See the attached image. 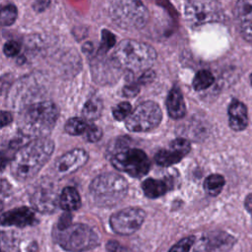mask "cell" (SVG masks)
I'll list each match as a JSON object with an SVG mask.
<instances>
[{"mask_svg":"<svg viewBox=\"0 0 252 252\" xmlns=\"http://www.w3.org/2000/svg\"><path fill=\"white\" fill-rule=\"evenodd\" d=\"M31 203L40 213H52L59 205V197L52 188L39 187L31 196Z\"/></svg>","mask_w":252,"mask_h":252,"instance_id":"4fadbf2b","label":"cell"},{"mask_svg":"<svg viewBox=\"0 0 252 252\" xmlns=\"http://www.w3.org/2000/svg\"><path fill=\"white\" fill-rule=\"evenodd\" d=\"M54 238L63 249L71 252L88 251L99 243L97 234L83 223L71 224L63 230L57 229Z\"/></svg>","mask_w":252,"mask_h":252,"instance_id":"8992f818","label":"cell"},{"mask_svg":"<svg viewBox=\"0 0 252 252\" xmlns=\"http://www.w3.org/2000/svg\"><path fill=\"white\" fill-rule=\"evenodd\" d=\"M128 183L116 173H103L96 176L90 185L93 199L101 206H113L127 194Z\"/></svg>","mask_w":252,"mask_h":252,"instance_id":"277c9868","label":"cell"},{"mask_svg":"<svg viewBox=\"0 0 252 252\" xmlns=\"http://www.w3.org/2000/svg\"><path fill=\"white\" fill-rule=\"evenodd\" d=\"M84 136H85V139L87 141H89L91 143H94V142L98 141L101 138L102 132H101L100 128L97 127L96 125L90 124V125H88V128L84 133Z\"/></svg>","mask_w":252,"mask_h":252,"instance_id":"83f0119b","label":"cell"},{"mask_svg":"<svg viewBox=\"0 0 252 252\" xmlns=\"http://www.w3.org/2000/svg\"><path fill=\"white\" fill-rule=\"evenodd\" d=\"M235 17L242 36L252 41V0H238L235 6Z\"/></svg>","mask_w":252,"mask_h":252,"instance_id":"9a60e30c","label":"cell"},{"mask_svg":"<svg viewBox=\"0 0 252 252\" xmlns=\"http://www.w3.org/2000/svg\"><path fill=\"white\" fill-rule=\"evenodd\" d=\"M110 161L116 169L124 171L133 177L146 175L151 167L145 152L129 147L112 152Z\"/></svg>","mask_w":252,"mask_h":252,"instance_id":"52a82bcc","label":"cell"},{"mask_svg":"<svg viewBox=\"0 0 252 252\" xmlns=\"http://www.w3.org/2000/svg\"><path fill=\"white\" fill-rule=\"evenodd\" d=\"M53 150V142L46 137L32 140L14 156L11 161L13 176L20 181L32 178L47 162Z\"/></svg>","mask_w":252,"mask_h":252,"instance_id":"6da1fadb","label":"cell"},{"mask_svg":"<svg viewBox=\"0 0 252 252\" xmlns=\"http://www.w3.org/2000/svg\"><path fill=\"white\" fill-rule=\"evenodd\" d=\"M166 108L171 118L179 119L185 115L186 106L178 88H172L170 90L166 98Z\"/></svg>","mask_w":252,"mask_h":252,"instance_id":"e0dca14e","label":"cell"},{"mask_svg":"<svg viewBox=\"0 0 252 252\" xmlns=\"http://www.w3.org/2000/svg\"><path fill=\"white\" fill-rule=\"evenodd\" d=\"M17 15H18L17 8H16L13 4L6 5V6L3 7L2 10H1V16H0L1 25H2L3 27L12 25V24L16 21Z\"/></svg>","mask_w":252,"mask_h":252,"instance_id":"484cf974","label":"cell"},{"mask_svg":"<svg viewBox=\"0 0 252 252\" xmlns=\"http://www.w3.org/2000/svg\"><path fill=\"white\" fill-rule=\"evenodd\" d=\"M112 58L129 71L148 70L157 59L156 50L145 42L124 39L116 47Z\"/></svg>","mask_w":252,"mask_h":252,"instance_id":"3957f363","label":"cell"},{"mask_svg":"<svg viewBox=\"0 0 252 252\" xmlns=\"http://www.w3.org/2000/svg\"><path fill=\"white\" fill-rule=\"evenodd\" d=\"M50 3V0H36V2L33 5V8L37 12H41L45 10Z\"/></svg>","mask_w":252,"mask_h":252,"instance_id":"8d00e7d4","label":"cell"},{"mask_svg":"<svg viewBox=\"0 0 252 252\" xmlns=\"http://www.w3.org/2000/svg\"><path fill=\"white\" fill-rule=\"evenodd\" d=\"M229 236L223 233L212 234L203 237L196 246V252H209L217 247L228 243Z\"/></svg>","mask_w":252,"mask_h":252,"instance_id":"d6986e66","label":"cell"},{"mask_svg":"<svg viewBox=\"0 0 252 252\" xmlns=\"http://www.w3.org/2000/svg\"><path fill=\"white\" fill-rule=\"evenodd\" d=\"M140 92V84L131 82L128 85L124 86L123 90H122V94L124 96L126 97H133L136 96Z\"/></svg>","mask_w":252,"mask_h":252,"instance_id":"d6a6232c","label":"cell"},{"mask_svg":"<svg viewBox=\"0 0 252 252\" xmlns=\"http://www.w3.org/2000/svg\"><path fill=\"white\" fill-rule=\"evenodd\" d=\"M194 241H195L194 236H187L181 239L180 241H178L173 247H171L169 252H189V249L191 248Z\"/></svg>","mask_w":252,"mask_h":252,"instance_id":"f1b7e54d","label":"cell"},{"mask_svg":"<svg viewBox=\"0 0 252 252\" xmlns=\"http://www.w3.org/2000/svg\"><path fill=\"white\" fill-rule=\"evenodd\" d=\"M169 148L177 151L178 153L182 154L183 156L187 155L190 152V149H191L190 148V143L186 139H183V138H177V139L173 140L170 143Z\"/></svg>","mask_w":252,"mask_h":252,"instance_id":"f546056e","label":"cell"},{"mask_svg":"<svg viewBox=\"0 0 252 252\" xmlns=\"http://www.w3.org/2000/svg\"><path fill=\"white\" fill-rule=\"evenodd\" d=\"M20 49H21L20 43L15 40L7 41L3 47V51H4L5 55L9 56V57H13V56L17 55L19 53Z\"/></svg>","mask_w":252,"mask_h":252,"instance_id":"1f68e13d","label":"cell"},{"mask_svg":"<svg viewBox=\"0 0 252 252\" xmlns=\"http://www.w3.org/2000/svg\"><path fill=\"white\" fill-rule=\"evenodd\" d=\"M132 107L129 102L123 101L118 103L114 108H113V116L116 120H124L129 117V115L132 113Z\"/></svg>","mask_w":252,"mask_h":252,"instance_id":"4316f807","label":"cell"},{"mask_svg":"<svg viewBox=\"0 0 252 252\" xmlns=\"http://www.w3.org/2000/svg\"><path fill=\"white\" fill-rule=\"evenodd\" d=\"M145 217L146 214L142 209L125 208L114 213L109 219V223L114 232L129 235L140 228Z\"/></svg>","mask_w":252,"mask_h":252,"instance_id":"30bf717a","label":"cell"},{"mask_svg":"<svg viewBox=\"0 0 252 252\" xmlns=\"http://www.w3.org/2000/svg\"><path fill=\"white\" fill-rule=\"evenodd\" d=\"M59 206L66 212L77 210L81 206V198L73 187H65L59 196Z\"/></svg>","mask_w":252,"mask_h":252,"instance_id":"ac0fdd59","label":"cell"},{"mask_svg":"<svg viewBox=\"0 0 252 252\" xmlns=\"http://www.w3.org/2000/svg\"><path fill=\"white\" fill-rule=\"evenodd\" d=\"M155 79V72L148 69V70H145L142 74V76L139 78V81L138 83L140 85H145V84H149L151 83L153 80Z\"/></svg>","mask_w":252,"mask_h":252,"instance_id":"e575fe53","label":"cell"},{"mask_svg":"<svg viewBox=\"0 0 252 252\" xmlns=\"http://www.w3.org/2000/svg\"><path fill=\"white\" fill-rule=\"evenodd\" d=\"M88 123L79 117L70 118L65 124V131L70 135L84 134L88 128Z\"/></svg>","mask_w":252,"mask_h":252,"instance_id":"d4e9b609","label":"cell"},{"mask_svg":"<svg viewBox=\"0 0 252 252\" xmlns=\"http://www.w3.org/2000/svg\"><path fill=\"white\" fill-rule=\"evenodd\" d=\"M229 126L235 131L244 130L248 124L247 109L240 101H233L228 107Z\"/></svg>","mask_w":252,"mask_h":252,"instance_id":"2e32d148","label":"cell"},{"mask_svg":"<svg viewBox=\"0 0 252 252\" xmlns=\"http://www.w3.org/2000/svg\"><path fill=\"white\" fill-rule=\"evenodd\" d=\"M122 68L115 62L113 58L107 59L104 56L96 58V61L93 64L92 70L94 79L99 84L112 83L119 78L120 70Z\"/></svg>","mask_w":252,"mask_h":252,"instance_id":"7c38bea8","label":"cell"},{"mask_svg":"<svg viewBox=\"0 0 252 252\" xmlns=\"http://www.w3.org/2000/svg\"><path fill=\"white\" fill-rule=\"evenodd\" d=\"M106 252H123V248L119 242L110 240L106 244Z\"/></svg>","mask_w":252,"mask_h":252,"instance_id":"d590c367","label":"cell"},{"mask_svg":"<svg viewBox=\"0 0 252 252\" xmlns=\"http://www.w3.org/2000/svg\"><path fill=\"white\" fill-rule=\"evenodd\" d=\"M102 109H103V103L101 99L97 96H92L84 104L82 113L87 120L93 121L97 119L100 116Z\"/></svg>","mask_w":252,"mask_h":252,"instance_id":"44dd1931","label":"cell"},{"mask_svg":"<svg viewBox=\"0 0 252 252\" xmlns=\"http://www.w3.org/2000/svg\"><path fill=\"white\" fill-rule=\"evenodd\" d=\"M115 43V36L107 30H103L101 32V46L100 50L102 53L106 52Z\"/></svg>","mask_w":252,"mask_h":252,"instance_id":"4dcf8cb0","label":"cell"},{"mask_svg":"<svg viewBox=\"0 0 252 252\" xmlns=\"http://www.w3.org/2000/svg\"><path fill=\"white\" fill-rule=\"evenodd\" d=\"M71 220H72V216L70 213H65L63 214L60 219H59V221L57 223V229L59 230H63L65 228H67L68 226H70L72 223H71Z\"/></svg>","mask_w":252,"mask_h":252,"instance_id":"836d02e7","label":"cell"},{"mask_svg":"<svg viewBox=\"0 0 252 252\" xmlns=\"http://www.w3.org/2000/svg\"><path fill=\"white\" fill-rule=\"evenodd\" d=\"M58 118L57 106L51 101H38L26 106L20 113L18 125L22 135L44 138L51 132Z\"/></svg>","mask_w":252,"mask_h":252,"instance_id":"7a4b0ae2","label":"cell"},{"mask_svg":"<svg viewBox=\"0 0 252 252\" xmlns=\"http://www.w3.org/2000/svg\"><path fill=\"white\" fill-rule=\"evenodd\" d=\"M185 17L192 26L220 22L223 10L217 0H186Z\"/></svg>","mask_w":252,"mask_h":252,"instance_id":"ba28073f","label":"cell"},{"mask_svg":"<svg viewBox=\"0 0 252 252\" xmlns=\"http://www.w3.org/2000/svg\"><path fill=\"white\" fill-rule=\"evenodd\" d=\"M109 14L117 26L127 30L143 28L149 19L148 9L141 0H114Z\"/></svg>","mask_w":252,"mask_h":252,"instance_id":"5b68a950","label":"cell"},{"mask_svg":"<svg viewBox=\"0 0 252 252\" xmlns=\"http://www.w3.org/2000/svg\"><path fill=\"white\" fill-rule=\"evenodd\" d=\"M13 120V117L11 115V113H9L8 111H2L1 112V126L4 127L8 124H10Z\"/></svg>","mask_w":252,"mask_h":252,"instance_id":"74e56055","label":"cell"},{"mask_svg":"<svg viewBox=\"0 0 252 252\" xmlns=\"http://www.w3.org/2000/svg\"><path fill=\"white\" fill-rule=\"evenodd\" d=\"M245 207L247 211L252 215V194L248 195L246 200H245Z\"/></svg>","mask_w":252,"mask_h":252,"instance_id":"f35d334b","label":"cell"},{"mask_svg":"<svg viewBox=\"0 0 252 252\" xmlns=\"http://www.w3.org/2000/svg\"><path fill=\"white\" fill-rule=\"evenodd\" d=\"M89 158L88 153L83 149H74L61 156L54 163V169L57 175H68L82 167Z\"/></svg>","mask_w":252,"mask_h":252,"instance_id":"8fae6325","label":"cell"},{"mask_svg":"<svg viewBox=\"0 0 252 252\" xmlns=\"http://www.w3.org/2000/svg\"><path fill=\"white\" fill-rule=\"evenodd\" d=\"M142 189L148 198L155 199L162 196L167 191L168 186L163 180L148 178L142 183Z\"/></svg>","mask_w":252,"mask_h":252,"instance_id":"ffe728a7","label":"cell"},{"mask_svg":"<svg viewBox=\"0 0 252 252\" xmlns=\"http://www.w3.org/2000/svg\"><path fill=\"white\" fill-rule=\"evenodd\" d=\"M184 156L177 151L169 148V150H160L155 156V160L161 166H169L178 162Z\"/></svg>","mask_w":252,"mask_h":252,"instance_id":"7402d4cb","label":"cell"},{"mask_svg":"<svg viewBox=\"0 0 252 252\" xmlns=\"http://www.w3.org/2000/svg\"><path fill=\"white\" fill-rule=\"evenodd\" d=\"M250 82H251V84H252V74H251V76H250Z\"/></svg>","mask_w":252,"mask_h":252,"instance_id":"ab89813d","label":"cell"},{"mask_svg":"<svg viewBox=\"0 0 252 252\" xmlns=\"http://www.w3.org/2000/svg\"><path fill=\"white\" fill-rule=\"evenodd\" d=\"M224 185V178L220 174L209 175L204 182L205 191L211 196H217L222 190Z\"/></svg>","mask_w":252,"mask_h":252,"instance_id":"603a6c76","label":"cell"},{"mask_svg":"<svg viewBox=\"0 0 252 252\" xmlns=\"http://www.w3.org/2000/svg\"><path fill=\"white\" fill-rule=\"evenodd\" d=\"M214 83V76L210 71L201 70L199 71L194 80H193V88L196 91H203L208 89Z\"/></svg>","mask_w":252,"mask_h":252,"instance_id":"cb8c5ba5","label":"cell"},{"mask_svg":"<svg viewBox=\"0 0 252 252\" xmlns=\"http://www.w3.org/2000/svg\"><path fill=\"white\" fill-rule=\"evenodd\" d=\"M162 113L154 101L140 103L126 119L125 125L132 132H146L155 129L161 121Z\"/></svg>","mask_w":252,"mask_h":252,"instance_id":"9c48e42d","label":"cell"},{"mask_svg":"<svg viewBox=\"0 0 252 252\" xmlns=\"http://www.w3.org/2000/svg\"><path fill=\"white\" fill-rule=\"evenodd\" d=\"M36 222L34 213L27 207L16 208L5 212L1 217L2 225H15L19 227H25L32 225Z\"/></svg>","mask_w":252,"mask_h":252,"instance_id":"5bb4252c","label":"cell"}]
</instances>
